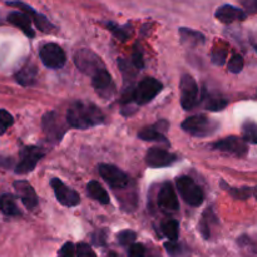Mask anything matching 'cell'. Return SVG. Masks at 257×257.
<instances>
[{
  "label": "cell",
  "mask_w": 257,
  "mask_h": 257,
  "mask_svg": "<svg viewBox=\"0 0 257 257\" xmlns=\"http://www.w3.org/2000/svg\"><path fill=\"white\" fill-rule=\"evenodd\" d=\"M215 17L220 20L221 23L225 24H231L233 22H238V20H245L247 18V13L245 10L236 8L233 5L226 4L218 8L215 13Z\"/></svg>",
  "instance_id": "cell-18"
},
{
  "label": "cell",
  "mask_w": 257,
  "mask_h": 257,
  "mask_svg": "<svg viewBox=\"0 0 257 257\" xmlns=\"http://www.w3.org/2000/svg\"><path fill=\"white\" fill-rule=\"evenodd\" d=\"M8 5H10V7H15V8H19L22 12H25L27 14L30 15V18L33 19V22H34L35 27L38 28V29L40 30V32L43 33H50L54 30V25L52 24V23L49 22V20L47 19V18L44 17V15L39 14L38 12H35L34 9H33L30 5L25 4V3L23 2H19V0H14V2H8L7 3Z\"/></svg>",
  "instance_id": "cell-16"
},
{
  "label": "cell",
  "mask_w": 257,
  "mask_h": 257,
  "mask_svg": "<svg viewBox=\"0 0 257 257\" xmlns=\"http://www.w3.org/2000/svg\"><path fill=\"white\" fill-rule=\"evenodd\" d=\"M99 175L102 176L103 180L108 183L114 190H123L130 183V177L125 172H123L117 166L108 165V163H102L98 166Z\"/></svg>",
  "instance_id": "cell-8"
},
{
  "label": "cell",
  "mask_w": 257,
  "mask_h": 257,
  "mask_svg": "<svg viewBox=\"0 0 257 257\" xmlns=\"http://www.w3.org/2000/svg\"><path fill=\"white\" fill-rule=\"evenodd\" d=\"M13 186H14L15 191H17L23 205L28 210H34L38 206V197L34 188L32 187V185H29L27 181H15Z\"/></svg>",
  "instance_id": "cell-17"
},
{
  "label": "cell",
  "mask_w": 257,
  "mask_h": 257,
  "mask_svg": "<svg viewBox=\"0 0 257 257\" xmlns=\"http://www.w3.org/2000/svg\"><path fill=\"white\" fill-rule=\"evenodd\" d=\"M50 185H52L55 197H57L58 202L60 205L65 206V207H73V206H77L80 202V197L77 191L68 187L59 178H53L50 181Z\"/></svg>",
  "instance_id": "cell-11"
},
{
  "label": "cell",
  "mask_w": 257,
  "mask_h": 257,
  "mask_svg": "<svg viewBox=\"0 0 257 257\" xmlns=\"http://www.w3.org/2000/svg\"><path fill=\"white\" fill-rule=\"evenodd\" d=\"M87 193L88 196L93 198V200L98 201L102 205H108L110 201L109 195L105 191V188H103V186L100 185L97 181H90L87 185Z\"/></svg>",
  "instance_id": "cell-23"
},
{
  "label": "cell",
  "mask_w": 257,
  "mask_h": 257,
  "mask_svg": "<svg viewBox=\"0 0 257 257\" xmlns=\"http://www.w3.org/2000/svg\"><path fill=\"white\" fill-rule=\"evenodd\" d=\"M108 257H117V256H115V253H114V252H110L109 255H108Z\"/></svg>",
  "instance_id": "cell-43"
},
{
  "label": "cell",
  "mask_w": 257,
  "mask_h": 257,
  "mask_svg": "<svg viewBox=\"0 0 257 257\" xmlns=\"http://www.w3.org/2000/svg\"><path fill=\"white\" fill-rule=\"evenodd\" d=\"M221 186L223 187V190H227L228 192L233 196V197L238 198V200H246V198L250 197L251 193H252V191H251L248 187H242V188L228 187V186H226V183L223 182V181L221 182Z\"/></svg>",
  "instance_id": "cell-29"
},
{
  "label": "cell",
  "mask_w": 257,
  "mask_h": 257,
  "mask_svg": "<svg viewBox=\"0 0 257 257\" xmlns=\"http://www.w3.org/2000/svg\"><path fill=\"white\" fill-rule=\"evenodd\" d=\"M132 64L135 65L136 69H142L145 67V60H143V53L141 47H138V44L135 45L132 53Z\"/></svg>",
  "instance_id": "cell-35"
},
{
  "label": "cell",
  "mask_w": 257,
  "mask_h": 257,
  "mask_svg": "<svg viewBox=\"0 0 257 257\" xmlns=\"http://www.w3.org/2000/svg\"><path fill=\"white\" fill-rule=\"evenodd\" d=\"M240 3L247 14H256L257 13V0H240Z\"/></svg>",
  "instance_id": "cell-38"
},
{
  "label": "cell",
  "mask_w": 257,
  "mask_h": 257,
  "mask_svg": "<svg viewBox=\"0 0 257 257\" xmlns=\"http://www.w3.org/2000/svg\"><path fill=\"white\" fill-rule=\"evenodd\" d=\"M163 235L168 238L170 241H177L178 240V232H180V225L176 220H166L161 226Z\"/></svg>",
  "instance_id": "cell-26"
},
{
  "label": "cell",
  "mask_w": 257,
  "mask_h": 257,
  "mask_svg": "<svg viewBox=\"0 0 257 257\" xmlns=\"http://www.w3.org/2000/svg\"><path fill=\"white\" fill-rule=\"evenodd\" d=\"M255 50H256V52H257V44L255 45Z\"/></svg>",
  "instance_id": "cell-44"
},
{
  "label": "cell",
  "mask_w": 257,
  "mask_h": 257,
  "mask_svg": "<svg viewBox=\"0 0 257 257\" xmlns=\"http://www.w3.org/2000/svg\"><path fill=\"white\" fill-rule=\"evenodd\" d=\"M0 211L5 216H12V217L20 216V211L18 208L17 202H15V197L9 193L0 196Z\"/></svg>",
  "instance_id": "cell-24"
},
{
  "label": "cell",
  "mask_w": 257,
  "mask_h": 257,
  "mask_svg": "<svg viewBox=\"0 0 257 257\" xmlns=\"http://www.w3.org/2000/svg\"><path fill=\"white\" fill-rule=\"evenodd\" d=\"M227 49L223 47H215L212 50V54H211V60H212L213 64L216 65H223L227 59Z\"/></svg>",
  "instance_id": "cell-30"
},
{
  "label": "cell",
  "mask_w": 257,
  "mask_h": 257,
  "mask_svg": "<svg viewBox=\"0 0 257 257\" xmlns=\"http://www.w3.org/2000/svg\"><path fill=\"white\" fill-rule=\"evenodd\" d=\"M180 92L183 109L191 110L198 104V85L190 74H185L181 78Z\"/></svg>",
  "instance_id": "cell-7"
},
{
  "label": "cell",
  "mask_w": 257,
  "mask_h": 257,
  "mask_svg": "<svg viewBox=\"0 0 257 257\" xmlns=\"http://www.w3.org/2000/svg\"><path fill=\"white\" fill-rule=\"evenodd\" d=\"M227 104V100L225 98L220 97V95L207 94L205 97V108L211 110V112H220V110H223Z\"/></svg>",
  "instance_id": "cell-25"
},
{
  "label": "cell",
  "mask_w": 257,
  "mask_h": 257,
  "mask_svg": "<svg viewBox=\"0 0 257 257\" xmlns=\"http://www.w3.org/2000/svg\"><path fill=\"white\" fill-rule=\"evenodd\" d=\"M107 28L113 33L114 37H117L120 40H127L132 35V27L130 24L119 25L113 22H109L107 23Z\"/></svg>",
  "instance_id": "cell-27"
},
{
  "label": "cell",
  "mask_w": 257,
  "mask_h": 257,
  "mask_svg": "<svg viewBox=\"0 0 257 257\" xmlns=\"http://www.w3.org/2000/svg\"><path fill=\"white\" fill-rule=\"evenodd\" d=\"M92 84L95 92L103 98H110L115 92V85L113 83L112 75L109 74L105 68L100 69L99 72L92 77Z\"/></svg>",
  "instance_id": "cell-15"
},
{
  "label": "cell",
  "mask_w": 257,
  "mask_h": 257,
  "mask_svg": "<svg viewBox=\"0 0 257 257\" xmlns=\"http://www.w3.org/2000/svg\"><path fill=\"white\" fill-rule=\"evenodd\" d=\"M168 128V123L166 120H161V122L156 123V124L151 125V127L143 128L142 131L138 132V137L143 141H157V142H167L166 140L165 132Z\"/></svg>",
  "instance_id": "cell-20"
},
{
  "label": "cell",
  "mask_w": 257,
  "mask_h": 257,
  "mask_svg": "<svg viewBox=\"0 0 257 257\" xmlns=\"http://www.w3.org/2000/svg\"><path fill=\"white\" fill-rule=\"evenodd\" d=\"M77 252V247L72 242H67L60 250V256L62 257H74Z\"/></svg>",
  "instance_id": "cell-39"
},
{
  "label": "cell",
  "mask_w": 257,
  "mask_h": 257,
  "mask_svg": "<svg viewBox=\"0 0 257 257\" xmlns=\"http://www.w3.org/2000/svg\"><path fill=\"white\" fill-rule=\"evenodd\" d=\"M213 150L222 151V152L230 153V155L237 156V157H243L247 155V142L243 138L236 137V136H231V137H226L223 140L217 141L212 145Z\"/></svg>",
  "instance_id": "cell-12"
},
{
  "label": "cell",
  "mask_w": 257,
  "mask_h": 257,
  "mask_svg": "<svg viewBox=\"0 0 257 257\" xmlns=\"http://www.w3.org/2000/svg\"><path fill=\"white\" fill-rule=\"evenodd\" d=\"M128 257H152L150 251L142 245V243H133L130 246Z\"/></svg>",
  "instance_id": "cell-32"
},
{
  "label": "cell",
  "mask_w": 257,
  "mask_h": 257,
  "mask_svg": "<svg viewBox=\"0 0 257 257\" xmlns=\"http://www.w3.org/2000/svg\"><path fill=\"white\" fill-rule=\"evenodd\" d=\"M181 127L193 137H208L217 132L218 123L206 115H192L183 120Z\"/></svg>",
  "instance_id": "cell-2"
},
{
  "label": "cell",
  "mask_w": 257,
  "mask_h": 257,
  "mask_svg": "<svg viewBox=\"0 0 257 257\" xmlns=\"http://www.w3.org/2000/svg\"><path fill=\"white\" fill-rule=\"evenodd\" d=\"M37 65L33 64V63H27L20 68V70L15 73V80L23 87H30L37 80Z\"/></svg>",
  "instance_id": "cell-21"
},
{
  "label": "cell",
  "mask_w": 257,
  "mask_h": 257,
  "mask_svg": "<svg viewBox=\"0 0 257 257\" xmlns=\"http://www.w3.org/2000/svg\"><path fill=\"white\" fill-rule=\"evenodd\" d=\"M242 138L247 143L257 145V123L253 120H246L242 124Z\"/></svg>",
  "instance_id": "cell-28"
},
{
  "label": "cell",
  "mask_w": 257,
  "mask_h": 257,
  "mask_svg": "<svg viewBox=\"0 0 257 257\" xmlns=\"http://www.w3.org/2000/svg\"><path fill=\"white\" fill-rule=\"evenodd\" d=\"M117 240L122 246H131L135 243L136 233L133 232V231H130V230L122 231V232L118 233Z\"/></svg>",
  "instance_id": "cell-34"
},
{
  "label": "cell",
  "mask_w": 257,
  "mask_h": 257,
  "mask_svg": "<svg viewBox=\"0 0 257 257\" xmlns=\"http://www.w3.org/2000/svg\"><path fill=\"white\" fill-rule=\"evenodd\" d=\"M157 203L158 207L166 213L176 212L180 207L176 191L170 182H166L161 186L157 195Z\"/></svg>",
  "instance_id": "cell-13"
},
{
  "label": "cell",
  "mask_w": 257,
  "mask_h": 257,
  "mask_svg": "<svg viewBox=\"0 0 257 257\" xmlns=\"http://www.w3.org/2000/svg\"><path fill=\"white\" fill-rule=\"evenodd\" d=\"M43 156H44V151L40 147H35V146L24 147L20 151V161L15 166V173L25 175V173L33 171Z\"/></svg>",
  "instance_id": "cell-9"
},
{
  "label": "cell",
  "mask_w": 257,
  "mask_h": 257,
  "mask_svg": "<svg viewBox=\"0 0 257 257\" xmlns=\"http://www.w3.org/2000/svg\"><path fill=\"white\" fill-rule=\"evenodd\" d=\"M39 57L43 64L49 69H60L67 62L64 50L55 43H47L43 45L39 50Z\"/></svg>",
  "instance_id": "cell-6"
},
{
  "label": "cell",
  "mask_w": 257,
  "mask_h": 257,
  "mask_svg": "<svg viewBox=\"0 0 257 257\" xmlns=\"http://www.w3.org/2000/svg\"><path fill=\"white\" fill-rule=\"evenodd\" d=\"M146 163L147 166L152 168H161V167H167L175 163L177 161V157L172 155L168 151L163 150L160 147H152L147 151L145 157Z\"/></svg>",
  "instance_id": "cell-14"
},
{
  "label": "cell",
  "mask_w": 257,
  "mask_h": 257,
  "mask_svg": "<svg viewBox=\"0 0 257 257\" xmlns=\"http://www.w3.org/2000/svg\"><path fill=\"white\" fill-rule=\"evenodd\" d=\"M208 222H210V221H208L207 213L205 212L202 221L200 222V231L202 232L203 237L205 238H210V223Z\"/></svg>",
  "instance_id": "cell-40"
},
{
  "label": "cell",
  "mask_w": 257,
  "mask_h": 257,
  "mask_svg": "<svg viewBox=\"0 0 257 257\" xmlns=\"http://www.w3.org/2000/svg\"><path fill=\"white\" fill-rule=\"evenodd\" d=\"M176 185H177L181 197L185 200L186 203L193 206V207H198L202 205L203 200H205L203 191L192 178L188 176H181L176 180Z\"/></svg>",
  "instance_id": "cell-3"
},
{
  "label": "cell",
  "mask_w": 257,
  "mask_h": 257,
  "mask_svg": "<svg viewBox=\"0 0 257 257\" xmlns=\"http://www.w3.org/2000/svg\"><path fill=\"white\" fill-rule=\"evenodd\" d=\"M74 63L80 72L90 77L95 75L100 69L104 68L102 59L89 49L78 50L74 55Z\"/></svg>",
  "instance_id": "cell-4"
},
{
  "label": "cell",
  "mask_w": 257,
  "mask_h": 257,
  "mask_svg": "<svg viewBox=\"0 0 257 257\" xmlns=\"http://www.w3.org/2000/svg\"><path fill=\"white\" fill-rule=\"evenodd\" d=\"M93 241H94L95 245L103 246L105 243V233L103 231H99V232H97L93 236Z\"/></svg>",
  "instance_id": "cell-41"
},
{
  "label": "cell",
  "mask_w": 257,
  "mask_h": 257,
  "mask_svg": "<svg viewBox=\"0 0 257 257\" xmlns=\"http://www.w3.org/2000/svg\"><path fill=\"white\" fill-rule=\"evenodd\" d=\"M42 125L48 140L54 141V142H59L65 133V130H67L60 117L55 112H49L44 114Z\"/></svg>",
  "instance_id": "cell-10"
},
{
  "label": "cell",
  "mask_w": 257,
  "mask_h": 257,
  "mask_svg": "<svg viewBox=\"0 0 257 257\" xmlns=\"http://www.w3.org/2000/svg\"><path fill=\"white\" fill-rule=\"evenodd\" d=\"M181 42L183 45L190 48H196L205 43V35L197 30H192L190 28H180Z\"/></svg>",
  "instance_id": "cell-22"
},
{
  "label": "cell",
  "mask_w": 257,
  "mask_h": 257,
  "mask_svg": "<svg viewBox=\"0 0 257 257\" xmlns=\"http://www.w3.org/2000/svg\"><path fill=\"white\" fill-rule=\"evenodd\" d=\"M252 193H253V196H255V198H256V200H257V186H256L255 188H253Z\"/></svg>",
  "instance_id": "cell-42"
},
{
  "label": "cell",
  "mask_w": 257,
  "mask_h": 257,
  "mask_svg": "<svg viewBox=\"0 0 257 257\" xmlns=\"http://www.w3.org/2000/svg\"><path fill=\"white\" fill-rule=\"evenodd\" d=\"M165 248L168 252V255L172 257H177L181 255V246L176 241H170L165 243Z\"/></svg>",
  "instance_id": "cell-37"
},
{
  "label": "cell",
  "mask_w": 257,
  "mask_h": 257,
  "mask_svg": "<svg viewBox=\"0 0 257 257\" xmlns=\"http://www.w3.org/2000/svg\"><path fill=\"white\" fill-rule=\"evenodd\" d=\"M163 85L160 80L155 78H145L140 82V84L135 88L133 92V100L138 105H145L153 100L156 95L162 90Z\"/></svg>",
  "instance_id": "cell-5"
},
{
  "label": "cell",
  "mask_w": 257,
  "mask_h": 257,
  "mask_svg": "<svg viewBox=\"0 0 257 257\" xmlns=\"http://www.w3.org/2000/svg\"><path fill=\"white\" fill-rule=\"evenodd\" d=\"M104 114L95 104L89 102H77L68 109L67 122L70 127L87 130L104 123Z\"/></svg>",
  "instance_id": "cell-1"
},
{
  "label": "cell",
  "mask_w": 257,
  "mask_h": 257,
  "mask_svg": "<svg viewBox=\"0 0 257 257\" xmlns=\"http://www.w3.org/2000/svg\"><path fill=\"white\" fill-rule=\"evenodd\" d=\"M77 257H97L94 251L92 250L89 245L87 243H79L77 246Z\"/></svg>",
  "instance_id": "cell-36"
},
{
  "label": "cell",
  "mask_w": 257,
  "mask_h": 257,
  "mask_svg": "<svg viewBox=\"0 0 257 257\" xmlns=\"http://www.w3.org/2000/svg\"><path fill=\"white\" fill-rule=\"evenodd\" d=\"M14 123V118L9 112L4 109H0V135L4 133L9 127H12Z\"/></svg>",
  "instance_id": "cell-33"
},
{
  "label": "cell",
  "mask_w": 257,
  "mask_h": 257,
  "mask_svg": "<svg viewBox=\"0 0 257 257\" xmlns=\"http://www.w3.org/2000/svg\"><path fill=\"white\" fill-rule=\"evenodd\" d=\"M243 65H245V60H243L242 55L241 54H233L232 58L228 62V70L231 73H235L238 74L240 72H242Z\"/></svg>",
  "instance_id": "cell-31"
},
{
  "label": "cell",
  "mask_w": 257,
  "mask_h": 257,
  "mask_svg": "<svg viewBox=\"0 0 257 257\" xmlns=\"http://www.w3.org/2000/svg\"><path fill=\"white\" fill-rule=\"evenodd\" d=\"M7 20L10 24L19 28L27 37L34 38L35 32L32 27L33 19L30 18L29 14H27L25 12H22V10H20V12H12L8 14Z\"/></svg>",
  "instance_id": "cell-19"
}]
</instances>
